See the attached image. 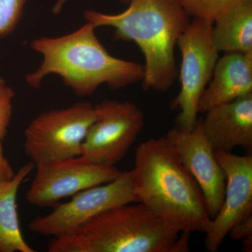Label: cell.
<instances>
[{
    "label": "cell",
    "instance_id": "7a4b0ae2",
    "mask_svg": "<svg viewBox=\"0 0 252 252\" xmlns=\"http://www.w3.org/2000/svg\"><path fill=\"white\" fill-rule=\"evenodd\" d=\"M89 23L70 34L41 36L32 41L31 49L43 61L34 72L25 76L30 87L39 89L44 78L56 74L80 97L91 95L105 84L112 90L142 81L144 66L109 54Z\"/></svg>",
    "mask_w": 252,
    "mask_h": 252
},
{
    "label": "cell",
    "instance_id": "3957f363",
    "mask_svg": "<svg viewBox=\"0 0 252 252\" xmlns=\"http://www.w3.org/2000/svg\"><path fill=\"white\" fill-rule=\"evenodd\" d=\"M120 14L86 10L84 18L94 28H114L115 41H133L144 55V91L165 92L177 79L175 49L190 24L180 0H130Z\"/></svg>",
    "mask_w": 252,
    "mask_h": 252
},
{
    "label": "cell",
    "instance_id": "8992f818",
    "mask_svg": "<svg viewBox=\"0 0 252 252\" xmlns=\"http://www.w3.org/2000/svg\"><path fill=\"white\" fill-rule=\"evenodd\" d=\"M212 25L193 18L177 41L182 56L180 90L170 102V107L180 112L176 127L182 130H190L196 124L200 97L219 59L220 52L212 38Z\"/></svg>",
    "mask_w": 252,
    "mask_h": 252
},
{
    "label": "cell",
    "instance_id": "4fadbf2b",
    "mask_svg": "<svg viewBox=\"0 0 252 252\" xmlns=\"http://www.w3.org/2000/svg\"><path fill=\"white\" fill-rule=\"evenodd\" d=\"M252 94V52L226 53L217 61L198 104L199 113Z\"/></svg>",
    "mask_w": 252,
    "mask_h": 252
},
{
    "label": "cell",
    "instance_id": "9a60e30c",
    "mask_svg": "<svg viewBox=\"0 0 252 252\" xmlns=\"http://www.w3.org/2000/svg\"><path fill=\"white\" fill-rule=\"evenodd\" d=\"M212 38L219 52H252V0H243L215 21Z\"/></svg>",
    "mask_w": 252,
    "mask_h": 252
},
{
    "label": "cell",
    "instance_id": "52a82bcc",
    "mask_svg": "<svg viewBox=\"0 0 252 252\" xmlns=\"http://www.w3.org/2000/svg\"><path fill=\"white\" fill-rule=\"evenodd\" d=\"M96 118L81 149L94 164L115 166L126 157L144 125L143 112L129 101L104 99L94 105Z\"/></svg>",
    "mask_w": 252,
    "mask_h": 252
},
{
    "label": "cell",
    "instance_id": "ac0fdd59",
    "mask_svg": "<svg viewBox=\"0 0 252 252\" xmlns=\"http://www.w3.org/2000/svg\"><path fill=\"white\" fill-rule=\"evenodd\" d=\"M15 92L0 77V153L3 154V142L7 134L13 112Z\"/></svg>",
    "mask_w": 252,
    "mask_h": 252
},
{
    "label": "cell",
    "instance_id": "5b68a950",
    "mask_svg": "<svg viewBox=\"0 0 252 252\" xmlns=\"http://www.w3.org/2000/svg\"><path fill=\"white\" fill-rule=\"evenodd\" d=\"M95 118L94 105L88 102L41 113L25 130V154L34 165L81 156Z\"/></svg>",
    "mask_w": 252,
    "mask_h": 252
},
{
    "label": "cell",
    "instance_id": "9c48e42d",
    "mask_svg": "<svg viewBox=\"0 0 252 252\" xmlns=\"http://www.w3.org/2000/svg\"><path fill=\"white\" fill-rule=\"evenodd\" d=\"M34 169L26 200L40 207H54L84 189L116 180L123 172L115 166L94 164L81 156L38 164Z\"/></svg>",
    "mask_w": 252,
    "mask_h": 252
},
{
    "label": "cell",
    "instance_id": "7c38bea8",
    "mask_svg": "<svg viewBox=\"0 0 252 252\" xmlns=\"http://www.w3.org/2000/svg\"><path fill=\"white\" fill-rule=\"evenodd\" d=\"M204 132L215 151L231 152L235 147L252 149V94L207 111Z\"/></svg>",
    "mask_w": 252,
    "mask_h": 252
},
{
    "label": "cell",
    "instance_id": "6da1fadb",
    "mask_svg": "<svg viewBox=\"0 0 252 252\" xmlns=\"http://www.w3.org/2000/svg\"><path fill=\"white\" fill-rule=\"evenodd\" d=\"M132 170L137 203L177 231L207 233L212 220L203 194L166 137L142 142Z\"/></svg>",
    "mask_w": 252,
    "mask_h": 252
},
{
    "label": "cell",
    "instance_id": "30bf717a",
    "mask_svg": "<svg viewBox=\"0 0 252 252\" xmlns=\"http://www.w3.org/2000/svg\"><path fill=\"white\" fill-rule=\"evenodd\" d=\"M225 177L224 198L205 236L208 252H216L234 225L252 216V156L215 151Z\"/></svg>",
    "mask_w": 252,
    "mask_h": 252
},
{
    "label": "cell",
    "instance_id": "2e32d148",
    "mask_svg": "<svg viewBox=\"0 0 252 252\" xmlns=\"http://www.w3.org/2000/svg\"><path fill=\"white\" fill-rule=\"evenodd\" d=\"M243 0H180L190 18H199L213 24L222 15Z\"/></svg>",
    "mask_w": 252,
    "mask_h": 252
},
{
    "label": "cell",
    "instance_id": "44dd1931",
    "mask_svg": "<svg viewBox=\"0 0 252 252\" xmlns=\"http://www.w3.org/2000/svg\"><path fill=\"white\" fill-rule=\"evenodd\" d=\"M69 1V0H56V3H55L52 8L53 14H59L62 11L63 6ZM120 1L123 3L127 4V3L130 2V0H120Z\"/></svg>",
    "mask_w": 252,
    "mask_h": 252
},
{
    "label": "cell",
    "instance_id": "ffe728a7",
    "mask_svg": "<svg viewBox=\"0 0 252 252\" xmlns=\"http://www.w3.org/2000/svg\"><path fill=\"white\" fill-rule=\"evenodd\" d=\"M15 172L9 160L4 154L0 153V184L12 178Z\"/></svg>",
    "mask_w": 252,
    "mask_h": 252
},
{
    "label": "cell",
    "instance_id": "8fae6325",
    "mask_svg": "<svg viewBox=\"0 0 252 252\" xmlns=\"http://www.w3.org/2000/svg\"><path fill=\"white\" fill-rule=\"evenodd\" d=\"M165 137L196 181L213 220L224 198L225 177L215 157V150L204 132L202 118H198L191 130L175 127L169 130Z\"/></svg>",
    "mask_w": 252,
    "mask_h": 252
},
{
    "label": "cell",
    "instance_id": "ba28073f",
    "mask_svg": "<svg viewBox=\"0 0 252 252\" xmlns=\"http://www.w3.org/2000/svg\"><path fill=\"white\" fill-rule=\"evenodd\" d=\"M135 202L131 170L123 172L109 183L84 189L72 195L69 201L58 204L51 213L32 220L29 229L53 238L67 234L109 208Z\"/></svg>",
    "mask_w": 252,
    "mask_h": 252
},
{
    "label": "cell",
    "instance_id": "5bb4252c",
    "mask_svg": "<svg viewBox=\"0 0 252 252\" xmlns=\"http://www.w3.org/2000/svg\"><path fill=\"white\" fill-rule=\"evenodd\" d=\"M32 162L20 167L12 178L0 184V252H34L25 240L17 211L20 187L34 170Z\"/></svg>",
    "mask_w": 252,
    "mask_h": 252
},
{
    "label": "cell",
    "instance_id": "d6986e66",
    "mask_svg": "<svg viewBox=\"0 0 252 252\" xmlns=\"http://www.w3.org/2000/svg\"><path fill=\"white\" fill-rule=\"evenodd\" d=\"M228 234L232 239L242 241L252 238V216L234 225Z\"/></svg>",
    "mask_w": 252,
    "mask_h": 252
},
{
    "label": "cell",
    "instance_id": "e0dca14e",
    "mask_svg": "<svg viewBox=\"0 0 252 252\" xmlns=\"http://www.w3.org/2000/svg\"><path fill=\"white\" fill-rule=\"evenodd\" d=\"M28 0H0V38L9 36L17 28Z\"/></svg>",
    "mask_w": 252,
    "mask_h": 252
},
{
    "label": "cell",
    "instance_id": "277c9868",
    "mask_svg": "<svg viewBox=\"0 0 252 252\" xmlns=\"http://www.w3.org/2000/svg\"><path fill=\"white\" fill-rule=\"evenodd\" d=\"M189 233L170 228L141 203L113 207L74 231L54 237L49 252H187Z\"/></svg>",
    "mask_w": 252,
    "mask_h": 252
}]
</instances>
